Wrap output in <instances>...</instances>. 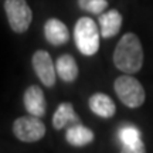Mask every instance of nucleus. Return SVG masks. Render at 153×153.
Returning a JSON list of instances; mask_svg holds the SVG:
<instances>
[{"mask_svg":"<svg viewBox=\"0 0 153 153\" xmlns=\"http://www.w3.org/2000/svg\"><path fill=\"white\" fill-rule=\"evenodd\" d=\"M115 67L125 74H135L143 65L142 43L136 34L128 33L119 40L114 51Z\"/></svg>","mask_w":153,"mask_h":153,"instance_id":"f257e3e1","label":"nucleus"},{"mask_svg":"<svg viewBox=\"0 0 153 153\" xmlns=\"http://www.w3.org/2000/svg\"><path fill=\"white\" fill-rule=\"evenodd\" d=\"M101 30H98L97 23L89 17H81L74 27V40L76 48L84 55H94L99 50Z\"/></svg>","mask_w":153,"mask_h":153,"instance_id":"f03ea898","label":"nucleus"},{"mask_svg":"<svg viewBox=\"0 0 153 153\" xmlns=\"http://www.w3.org/2000/svg\"><path fill=\"white\" fill-rule=\"evenodd\" d=\"M114 88L120 102L126 106L139 108L145 104V99H146L145 89H143L142 84L135 76H131V74L118 76L115 79Z\"/></svg>","mask_w":153,"mask_h":153,"instance_id":"7ed1b4c3","label":"nucleus"},{"mask_svg":"<svg viewBox=\"0 0 153 153\" xmlns=\"http://www.w3.org/2000/svg\"><path fill=\"white\" fill-rule=\"evenodd\" d=\"M4 10L9 26L14 33L27 31L33 20V13L26 0H6Z\"/></svg>","mask_w":153,"mask_h":153,"instance_id":"20e7f679","label":"nucleus"},{"mask_svg":"<svg viewBox=\"0 0 153 153\" xmlns=\"http://www.w3.org/2000/svg\"><path fill=\"white\" fill-rule=\"evenodd\" d=\"M13 133L22 142H37L43 139L45 135V125L40 120L38 116H22L14 120L13 123Z\"/></svg>","mask_w":153,"mask_h":153,"instance_id":"39448f33","label":"nucleus"},{"mask_svg":"<svg viewBox=\"0 0 153 153\" xmlns=\"http://www.w3.org/2000/svg\"><path fill=\"white\" fill-rule=\"evenodd\" d=\"M31 64L40 81L43 82L45 87H54L55 85V78H57V70L55 65L53 64L51 55L45 51V50H38L33 54L31 58Z\"/></svg>","mask_w":153,"mask_h":153,"instance_id":"423d86ee","label":"nucleus"},{"mask_svg":"<svg viewBox=\"0 0 153 153\" xmlns=\"http://www.w3.org/2000/svg\"><path fill=\"white\" fill-rule=\"evenodd\" d=\"M24 106L30 115L43 118L47 111V102L43 89L37 85H31L24 92Z\"/></svg>","mask_w":153,"mask_h":153,"instance_id":"0eeeda50","label":"nucleus"},{"mask_svg":"<svg viewBox=\"0 0 153 153\" xmlns=\"http://www.w3.org/2000/svg\"><path fill=\"white\" fill-rule=\"evenodd\" d=\"M44 36L53 45H62L70 41V31L64 23L58 19H50L44 24Z\"/></svg>","mask_w":153,"mask_h":153,"instance_id":"6e6552de","label":"nucleus"},{"mask_svg":"<svg viewBox=\"0 0 153 153\" xmlns=\"http://www.w3.org/2000/svg\"><path fill=\"white\" fill-rule=\"evenodd\" d=\"M78 123H81V119L74 111L72 104H70V102L61 104L55 111L54 116H53V126L58 131L62 129V128H70V126L78 125Z\"/></svg>","mask_w":153,"mask_h":153,"instance_id":"1a4fd4ad","label":"nucleus"},{"mask_svg":"<svg viewBox=\"0 0 153 153\" xmlns=\"http://www.w3.org/2000/svg\"><path fill=\"white\" fill-rule=\"evenodd\" d=\"M98 23L101 27V36L104 38H111L119 33L122 27V14L118 10H109L99 14Z\"/></svg>","mask_w":153,"mask_h":153,"instance_id":"9d476101","label":"nucleus"},{"mask_svg":"<svg viewBox=\"0 0 153 153\" xmlns=\"http://www.w3.org/2000/svg\"><path fill=\"white\" fill-rule=\"evenodd\" d=\"M88 105L95 115L101 118H112L116 112V105L112 99L105 94L97 92L88 101Z\"/></svg>","mask_w":153,"mask_h":153,"instance_id":"9b49d317","label":"nucleus"},{"mask_svg":"<svg viewBox=\"0 0 153 153\" xmlns=\"http://www.w3.org/2000/svg\"><path fill=\"white\" fill-rule=\"evenodd\" d=\"M55 70L57 74L62 81L72 82L76 79L78 76V65H76L75 58L70 54L61 55L60 58L55 62Z\"/></svg>","mask_w":153,"mask_h":153,"instance_id":"f8f14e48","label":"nucleus"},{"mask_svg":"<svg viewBox=\"0 0 153 153\" xmlns=\"http://www.w3.org/2000/svg\"><path fill=\"white\" fill-rule=\"evenodd\" d=\"M94 137H95L94 132L89 128L84 126L82 123L70 126L65 133L67 142L70 143L71 146H85V145L92 142Z\"/></svg>","mask_w":153,"mask_h":153,"instance_id":"ddd939ff","label":"nucleus"},{"mask_svg":"<svg viewBox=\"0 0 153 153\" xmlns=\"http://www.w3.org/2000/svg\"><path fill=\"white\" fill-rule=\"evenodd\" d=\"M119 139L122 145H132L140 140V133L135 126L126 125L123 128H120L119 131Z\"/></svg>","mask_w":153,"mask_h":153,"instance_id":"4468645a","label":"nucleus"},{"mask_svg":"<svg viewBox=\"0 0 153 153\" xmlns=\"http://www.w3.org/2000/svg\"><path fill=\"white\" fill-rule=\"evenodd\" d=\"M108 7V1L106 0H94L87 6L85 10L92 13V14H102V11Z\"/></svg>","mask_w":153,"mask_h":153,"instance_id":"2eb2a0df","label":"nucleus"},{"mask_svg":"<svg viewBox=\"0 0 153 153\" xmlns=\"http://www.w3.org/2000/svg\"><path fill=\"white\" fill-rule=\"evenodd\" d=\"M120 153H146V149H145V145L140 139L139 142L132 143V145H122Z\"/></svg>","mask_w":153,"mask_h":153,"instance_id":"dca6fc26","label":"nucleus"},{"mask_svg":"<svg viewBox=\"0 0 153 153\" xmlns=\"http://www.w3.org/2000/svg\"><path fill=\"white\" fill-rule=\"evenodd\" d=\"M91 1H94V0H78V6H79V9H81V10H85V9H87V6L89 4Z\"/></svg>","mask_w":153,"mask_h":153,"instance_id":"f3484780","label":"nucleus"}]
</instances>
